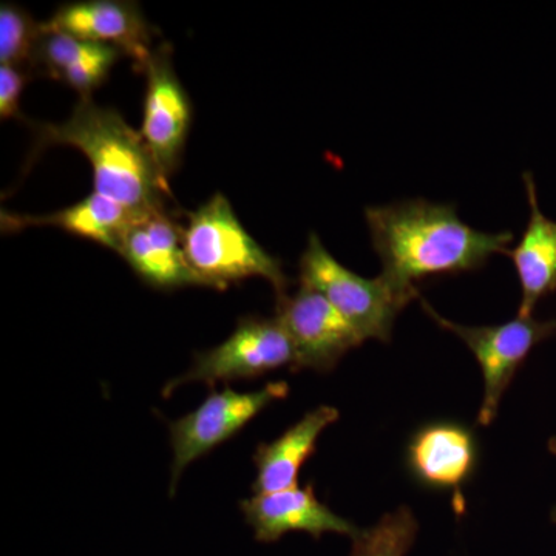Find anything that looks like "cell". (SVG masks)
I'll return each mask as SVG.
<instances>
[{
    "label": "cell",
    "mask_w": 556,
    "mask_h": 556,
    "mask_svg": "<svg viewBox=\"0 0 556 556\" xmlns=\"http://www.w3.org/2000/svg\"><path fill=\"white\" fill-rule=\"evenodd\" d=\"M479 444L471 428L438 420L415 431L407 447V467L420 485L459 497L477 473Z\"/></svg>",
    "instance_id": "11"
},
{
    "label": "cell",
    "mask_w": 556,
    "mask_h": 556,
    "mask_svg": "<svg viewBox=\"0 0 556 556\" xmlns=\"http://www.w3.org/2000/svg\"><path fill=\"white\" fill-rule=\"evenodd\" d=\"M40 30L116 47L141 70L153 51L152 28L141 7L130 0L65 3L49 21L40 22Z\"/></svg>",
    "instance_id": "10"
},
{
    "label": "cell",
    "mask_w": 556,
    "mask_h": 556,
    "mask_svg": "<svg viewBox=\"0 0 556 556\" xmlns=\"http://www.w3.org/2000/svg\"><path fill=\"white\" fill-rule=\"evenodd\" d=\"M240 508L260 543H276L289 532H305L316 540L338 533L353 540L362 530L325 506L313 484L260 493L241 501Z\"/></svg>",
    "instance_id": "12"
},
{
    "label": "cell",
    "mask_w": 556,
    "mask_h": 556,
    "mask_svg": "<svg viewBox=\"0 0 556 556\" xmlns=\"http://www.w3.org/2000/svg\"><path fill=\"white\" fill-rule=\"evenodd\" d=\"M30 79L27 68L0 65V116L2 119L21 116V94Z\"/></svg>",
    "instance_id": "20"
},
{
    "label": "cell",
    "mask_w": 556,
    "mask_h": 556,
    "mask_svg": "<svg viewBox=\"0 0 556 556\" xmlns=\"http://www.w3.org/2000/svg\"><path fill=\"white\" fill-rule=\"evenodd\" d=\"M289 394L287 382H270L251 393H240L226 387L212 391L206 401L189 415L169 424L172 463L170 493H175L179 477L193 460L206 456L223 442L240 433L263 409Z\"/></svg>",
    "instance_id": "7"
},
{
    "label": "cell",
    "mask_w": 556,
    "mask_h": 556,
    "mask_svg": "<svg viewBox=\"0 0 556 556\" xmlns=\"http://www.w3.org/2000/svg\"><path fill=\"white\" fill-rule=\"evenodd\" d=\"M365 219L382 276L409 294H417V281L484 268L514 241L510 230L490 233L466 225L455 204L424 199L369 206Z\"/></svg>",
    "instance_id": "1"
},
{
    "label": "cell",
    "mask_w": 556,
    "mask_h": 556,
    "mask_svg": "<svg viewBox=\"0 0 556 556\" xmlns=\"http://www.w3.org/2000/svg\"><path fill=\"white\" fill-rule=\"evenodd\" d=\"M529 200L530 217L515 249L506 255L514 262L521 305L518 317H533L538 303L556 292V222L544 215L538 201L535 178L530 172L522 175Z\"/></svg>",
    "instance_id": "14"
},
{
    "label": "cell",
    "mask_w": 556,
    "mask_h": 556,
    "mask_svg": "<svg viewBox=\"0 0 556 556\" xmlns=\"http://www.w3.org/2000/svg\"><path fill=\"white\" fill-rule=\"evenodd\" d=\"M121 56H124L123 51L101 43L89 56L65 70L58 80L75 90L80 100H91V93L108 79L110 70Z\"/></svg>",
    "instance_id": "19"
},
{
    "label": "cell",
    "mask_w": 556,
    "mask_h": 556,
    "mask_svg": "<svg viewBox=\"0 0 556 556\" xmlns=\"http://www.w3.org/2000/svg\"><path fill=\"white\" fill-rule=\"evenodd\" d=\"M285 367L294 371L295 350L283 324L277 316L243 317L228 340L197 354L189 371L164 387L163 396H170L178 387L189 382L215 386L258 378Z\"/></svg>",
    "instance_id": "6"
},
{
    "label": "cell",
    "mask_w": 556,
    "mask_h": 556,
    "mask_svg": "<svg viewBox=\"0 0 556 556\" xmlns=\"http://www.w3.org/2000/svg\"><path fill=\"white\" fill-rule=\"evenodd\" d=\"M40 35V24L21 7H0V65L31 68L33 51Z\"/></svg>",
    "instance_id": "18"
},
{
    "label": "cell",
    "mask_w": 556,
    "mask_h": 556,
    "mask_svg": "<svg viewBox=\"0 0 556 556\" xmlns=\"http://www.w3.org/2000/svg\"><path fill=\"white\" fill-rule=\"evenodd\" d=\"M339 417V409L321 405L306 413L276 441L260 444L254 455L257 479L252 489L255 495L298 485L300 468L316 452L320 434L338 422Z\"/></svg>",
    "instance_id": "15"
},
{
    "label": "cell",
    "mask_w": 556,
    "mask_h": 556,
    "mask_svg": "<svg viewBox=\"0 0 556 556\" xmlns=\"http://www.w3.org/2000/svg\"><path fill=\"white\" fill-rule=\"evenodd\" d=\"M419 525L408 507L397 508L378 525L353 538L350 556H407L415 546Z\"/></svg>",
    "instance_id": "17"
},
{
    "label": "cell",
    "mask_w": 556,
    "mask_h": 556,
    "mask_svg": "<svg viewBox=\"0 0 556 556\" xmlns=\"http://www.w3.org/2000/svg\"><path fill=\"white\" fill-rule=\"evenodd\" d=\"M30 161L50 146H72L89 159L94 192L138 217L169 214V179L164 177L141 131L131 129L112 108L79 100L64 123H30Z\"/></svg>",
    "instance_id": "2"
},
{
    "label": "cell",
    "mask_w": 556,
    "mask_h": 556,
    "mask_svg": "<svg viewBox=\"0 0 556 556\" xmlns=\"http://www.w3.org/2000/svg\"><path fill=\"white\" fill-rule=\"evenodd\" d=\"M142 72L148 79L141 137L164 177L178 169L192 123L188 91L175 73L169 43L153 49Z\"/></svg>",
    "instance_id": "9"
},
{
    "label": "cell",
    "mask_w": 556,
    "mask_h": 556,
    "mask_svg": "<svg viewBox=\"0 0 556 556\" xmlns=\"http://www.w3.org/2000/svg\"><path fill=\"white\" fill-rule=\"evenodd\" d=\"M276 316L294 345V371H331L348 351L365 342L364 336L320 292L308 287L278 298Z\"/></svg>",
    "instance_id": "8"
},
{
    "label": "cell",
    "mask_w": 556,
    "mask_h": 556,
    "mask_svg": "<svg viewBox=\"0 0 556 556\" xmlns=\"http://www.w3.org/2000/svg\"><path fill=\"white\" fill-rule=\"evenodd\" d=\"M138 218L142 217L123 204L93 192L79 203L49 215H20L2 211L0 222L3 232H17L31 226H54L118 252L124 232Z\"/></svg>",
    "instance_id": "16"
},
{
    "label": "cell",
    "mask_w": 556,
    "mask_h": 556,
    "mask_svg": "<svg viewBox=\"0 0 556 556\" xmlns=\"http://www.w3.org/2000/svg\"><path fill=\"white\" fill-rule=\"evenodd\" d=\"M548 450L556 455V438H552L551 441H548ZM552 521L556 522V507L554 511H552Z\"/></svg>",
    "instance_id": "21"
},
{
    "label": "cell",
    "mask_w": 556,
    "mask_h": 556,
    "mask_svg": "<svg viewBox=\"0 0 556 556\" xmlns=\"http://www.w3.org/2000/svg\"><path fill=\"white\" fill-rule=\"evenodd\" d=\"M300 287L320 292L364 336L388 343L401 311L419 294H409L386 277L365 278L332 257L317 233H311L299 263Z\"/></svg>",
    "instance_id": "4"
},
{
    "label": "cell",
    "mask_w": 556,
    "mask_h": 556,
    "mask_svg": "<svg viewBox=\"0 0 556 556\" xmlns=\"http://www.w3.org/2000/svg\"><path fill=\"white\" fill-rule=\"evenodd\" d=\"M422 308L439 327L463 340L477 357L484 378V401L478 415L481 427L492 426L496 419L501 399L530 353L540 343L556 338V318L517 317L492 327H464L442 317L426 300H422Z\"/></svg>",
    "instance_id": "5"
},
{
    "label": "cell",
    "mask_w": 556,
    "mask_h": 556,
    "mask_svg": "<svg viewBox=\"0 0 556 556\" xmlns=\"http://www.w3.org/2000/svg\"><path fill=\"white\" fill-rule=\"evenodd\" d=\"M118 254L152 288L206 287L186 260L182 228L170 214L148 215L131 222Z\"/></svg>",
    "instance_id": "13"
},
{
    "label": "cell",
    "mask_w": 556,
    "mask_h": 556,
    "mask_svg": "<svg viewBox=\"0 0 556 556\" xmlns=\"http://www.w3.org/2000/svg\"><path fill=\"white\" fill-rule=\"evenodd\" d=\"M182 249L190 268L207 288L225 291L237 281L262 277L276 289L277 299L288 294L280 260L249 236L223 193L189 214Z\"/></svg>",
    "instance_id": "3"
}]
</instances>
